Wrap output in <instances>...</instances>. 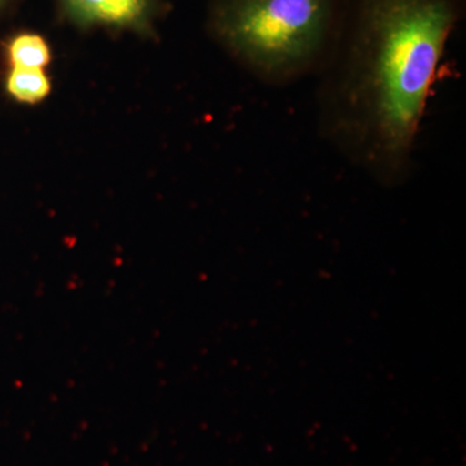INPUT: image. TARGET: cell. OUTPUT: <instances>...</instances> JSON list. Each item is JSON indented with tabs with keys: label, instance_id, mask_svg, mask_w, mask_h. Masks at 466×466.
Returning a JSON list of instances; mask_svg holds the SVG:
<instances>
[{
	"label": "cell",
	"instance_id": "3957f363",
	"mask_svg": "<svg viewBox=\"0 0 466 466\" xmlns=\"http://www.w3.org/2000/svg\"><path fill=\"white\" fill-rule=\"evenodd\" d=\"M64 15L82 27L152 32L156 0H58Z\"/></svg>",
	"mask_w": 466,
	"mask_h": 466
},
{
	"label": "cell",
	"instance_id": "8992f818",
	"mask_svg": "<svg viewBox=\"0 0 466 466\" xmlns=\"http://www.w3.org/2000/svg\"><path fill=\"white\" fill-rule=\"evenodd\" d=\"M5 0H0V5H2L3 3H5Z\"/></svg>",
	"mask_w": 466,
	"mask_h": 466
},
{
	"label": "cell",
	"instance_id": "277c9868",
	"mask_svg": "<svg viewBox=\"0 0 466 466\" xmlns=\"http://www.w3.org/2000/svg\"><path fill=\"white\" fill-rule=\"evenodd\" d=\"M9 66L14 69H42L50 66L52 52L48 42L36 33H21L7 45Z\"/></svg>",
	"mask_w": 466,
	"mask_h": 466
},
{
	"label": "cell",
	"instance_id": "7a4b0ae2",
	"mask_svg": "<svg viewBox=\"0 0 466 466\" xmlns=\"http://www.w3.org/2000/svg\"><path fill=\"white\" fill-rule=\"evenodd\" d=\"M346 0H211L214 39L263 84L317 76L332 50Z\"/></svg>",
	"mask_w": 466,
	"mask_h": 466
},
{
	"label": "cell",
	"instance_id": "6da1fadb",
	"mask_svg": "<svg viewBox=\"0 0 466 466\" xmlns=\"http://www.w3.org/2000/svg\"><path fill=\"white\" fill-rule=\"evenodd\" d=\"M465 0H346L318 72L319 134L386 188L412 174L431 88Z\"/></svg>",
	"mask_w": 466,
	"mask_h": 466
},
{
	"label": "cell",
	"instance_id": "5b68a950",
	"mask_svg": "<svg viewBox=\"0 0 466 466\" xmlns=\"http://www.w3.org/2000/svg\"><path fill=\"white\" fill-rule=\"evenodd\" d=\"M5 90L9 96L21 104H38L51 94L50 76L42 69L9 70L5 79Z\"/></svg>",
	"mask_w": 466,
	"mask_h": 466
}]
</instances>
